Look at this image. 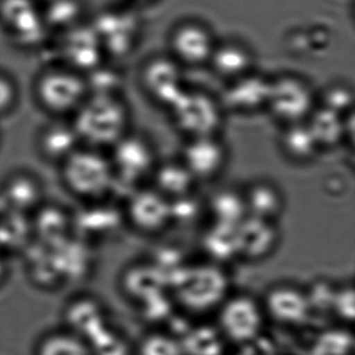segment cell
Wrapping results in <instances>:
<instances>
[{"label":"cell","mask_w":355,"mask_h":355,"mask_svg":"<svg viewBox=\"0 0 355 355\" xmlns=\"http://www.w3.org/2000/svg\"><path fill=\"white\" fill-rule=\"evenodd\" d=\"M318 105L347 117L352 114L353 94L345 85H334L318 97Z\"/></svg>","instance_id":"obj_35"},{"label":"cell","mask_w":355,"mask_h":355,"mask_svg":"<svg viewBox=\"0 0 355 355\" xmlns=\"http://www.w3.org/2000/svg\"><path fill=\"white\" fill-rule=\"evenodd\" d=\"M138 355H184L180 338L169 334H151L138 346Z\"/></svg>","instance_id":"obj_34"},{"label":"cell","mask_w":355,"mask_h":355,"mask_svg":"<svg viewBox=\"0 0 355 355\" xmlns=\"http://www.w3.org/2000/svg\"><path fill=\"white\" fill-rule=\"evenodd\" d=\"M170 275V288L180 305L192 311L219 307L227 298V275L215 265L186 266Z\"/></svg>","instance_id":"obj_4"},{"label":"cell","mask_w":355,"mask_h":355,"mask_svg":"<svg viewBox=\"0 0 355 355\" xmlns=\"http://www.w3.org/2000/svg\"><path fill=\"white\" fill-rule=\"evenodd\" d=\"M271 78L253 70L238 80L227 83L220 97L225 113L248 116L266 111Z\"/></svg>","instance_id":"obj_17"},{"label":"cell","mask_w":355,"mask_h":355,"mask_svg":"<svg viewBox=\"0 0 355 355\" xmlns=\"http://www.w3.org/2000/svg\"><path fill=\"white\" fill-rule=\"evenodd\" d=\"M115 173L117 190L128 189V193L150 180L159 162L148 139L130 130L109 151Z\"/></svg>","instance_id":"obj_7"},{"label":"cell","mask_w":355,"mask_h":355,"mask_svg":"<svg viewBox=\"0 0 355 355\" xmlns=\"http://www.w3.org/2000/svg\"><path fill=\"white\" fill-rule=\"evenodd\" d=\"M234 228L232 226L213 223L205 236V246L213 257L220 259L236 255Z\"/></svg>","instance_id":"obj_32"},{"label":"cell","mask_w":355,"mask_h":355,"mask_svg":"<svg viewBox=\"0 0 355 355\" xmlns=\"http://www.w3.org/2000/svg\"><path fill=\"white\" fill-rule=\"evenodd\" d=\"M89 20L98 36L105 61L114 63L132 55L142 30L138 14L124 5Z\"/></svg>","instance_id":"obj_8"},{"label":"cell","mask_w":355,"mask_h":355,"mask_svg":"<svg viewBox=\"0 0 355 355\" xmlns=\"http://www.w3.org/2000/svg\"><path fill=\"white\" fill-rule=\"evenodd\" d=\"M124 217L142 234H153L171 223V200L155 187L143 184L128 193L124 205Z\"/></svg>","instance_id":"obj_14"},{"label":"cell","mask_w":355,"mask_h":355,"mask_svg":"<svg viewBox=\"0 0 355 355\" xmlns=\"http://www.w3.org/2000/svg\"><path fill=\"white\" fill-rule=\"evenodd\" d=\"M207 66L227 84L255 70V55L242 41L226 39L217 41Z\"/></svg>","instance_id":"obj_21"},{"label":"cell","mask_w":355,"mask_h":355,"mask_svg":"<svg viewBox=\"0 0 355 355\" xmlns=\"http://www.w3.org/2000/svg\"><path fill=\"white\" fill-rule=\"evenodd\" d=\"M306 123L321 151L338 147L347 138V117L318 103Z\"/></svg>","instance_id":"obj_26"},{"label":"cell","mask_w":355,"mask_h":355,"mask_svg":"<svg viewBox=\"0 0 355 355\" xmlns=\"http://www.w3.org/2000/svg\"><path fill=\"white\" fill-rule=\"evenodd\" d=\"M1 145H3V132H1V128H0V148H1Z\"/></svg>","instance_id":"obj_39"},{"label":"cell","mask_w":355,"mask_h":355,"mask_svg":"<svg viewBox=\"0 0 355 355\" xmlns=\"http://www.w3.org/2000/svg\"><path fill=\"white\" fill-rule=\"evenodd\" d=\"M263 311L274 321L284 326L305 323L311 311L309 295L294 286H279L272 288L265 299Z\"/></svg>","instance_id":"obj_20"},{"label":"cell","mask_w":355,"mask_h":355,"mask_svg":"<svg viewBox=\"0 0 355 355\" xmlns=\"http://www.w3.org/2000/svg\"><path fill=\"white\" fill-rule=\"evenodd\" d=\"M21 99V89L17 78L5 68L0 67V121L17 111Z\"/></svg>","instance_id":"obj_33"},{"label":"cell","mask_w":355,"mask_h":355,"mask_svg":"<svg viewBox=\"0 0 355 355\" xmlns=\"http://www.w3.org/2000/svg\"><path fill=\"white\" fill-rule=\"evenodd\" d=\"M209 209L213 216V223L236 227L247 217L246 203L243 192L223 189L211 196Z\"/></svg>","instance_id":"obj_30"},{"label":"cell","mask_w":355,"mask_h":355,"mask_svg":"<svg viewBox=\"0 0 355 355\" xmlns=\"http://www.w3.org/2000/svg\"><path fill=\"white\" fill-rule=\"evenodd\" d=\"M89 18L125 5V0H78Z\"/></svg>","instance_id":"obj_37"},{"label":"cell","mask_w":355,"mask_h":355,"mask_svg":"<svg viewBox=\"0 0 355 355\" xmlns=\"http://www.w3.org/2000/svg\"><path fill=\"white\" fill-rule=\"evenodd\" d=\"M85 146L109 151L132 130V111L123 94L90 93L72 117Z\"/></svg>","instance_id":"obj_2"},{"label":"cell","mask_w":355,"mask_h":355,"mask_svg":"<svg viewBox=\"0 0 355 355\" xmlns=\"http://www.w3.org/2000/svg\"><path fill=\"white\" fill-rule=\"evenodd\" d=\"M236 255L259 261L272 252L278 242L274 222L247 216L234 228Z\"/></svg>","instance_id":"obj_19"},{"label":"cell","mask_w":355,"mask_h":355,"mask_svg":"<svg viewBox=\"0 0 355 355\" xmlns=\"http://www.w3.org/2000/svg\"><path fill=\"white\" fill-rule=\"evenodd\" d=\"M184 69L168 53L153 55L139 71L141 90L149 101L168 110L189 87Z\"/></svg>","instance_id":"obj_10"},{"label":"cell","mask_w":355,"mask_h":355,"mask_svg":"<svg viewBox=\"0 0 355 355\" xmlns=\"http://www.w3.org/2000/svg\"><path fill=\"white\" fill-rule=\"evenodd\" d=\"M140 1H149V0H140Z\"/></svg>","instance_id":"obj_40"},{"label":"cell","mask_w":355,"mask_h":355,"mask_svg":"<svg viewBox=\"0 0 355 355\" xmlns=\"http://www.w3.org/2000/svg\"><path fill=\"white\" fill-rule=\"evenodd\" d=\"M167 111L176 130L186 139L220 136L225 116L219 98L190 87Z\"/></svg>","instance_id":"obj_5"},{"label":"cell","mask_w":355,"mask_h":355,"mask_svg":"<svg viewBox=\"0 0 355 355\" xmlns=\"http://www.w3.org/2000/svg\"><path fill=\"white\" fill-rule=\"evenodd\" d=\"M53 37L57 55L53 61L58 63L88 74L107 62L98 36L89 19Z\"/></svg>","instance_id":"obj_12"},{"label":"cell","mask_w":355,"mask_h":355,"mask_svg":"<svg viewBox=\"0 0 355 355\" xmlns=\"http://www.w3.org/2000/svg\"><path fill=\"white\" fill-rule=\"evenodd\" d=\"M279 145L284 155L296 164L309 163L321 151L306 121L284 125Z\"/></svg>","instance_id":"obj_27"},{"label":"cell","mask_w":355,"mask_h":355,"mask_svg":"<svg viewBox=\"0 0 355 355\" xmlns=\"http://www.w3.org/2000/svg\"><path fill=\"white\" fill-rule=\"evenodd\" d=\"M55 170L62 189L82 205L110 200L117 192L107 151L80 145Z\"/></svg>","instance_id":"obj_1"},{"label":"cell","mask_w":355,"mask_h":355,"mask_svg":"<svg viewBox=\"0 0 355 355\" xmlns=\"http://www.w3.org/2000/svg\"><path fill=\"white\" fill-rule=\"evenodd\" d=\"M246 203L247 215L275 222L284 209V196L279 189L265 180L251 182L242 191Z\"/></svg>","instance_id":"obj_25"},{"label":"cell","mask_w":355,"mask_h":355,"mask_svg":"<svg viewBox=\"0 0 355 355\" xmlns=\"http://www.w3.org/2000/svg\"><path fill=\"white\" fill-rule=\"evenodd\" d=\"M350 344L346 332H326L315 345V355H346Z\"/></svg>","instance_id":"obj_36"},{"label":"cell","mask_w":355,"mask_h":355,"mask_svg":"<svg viewBox=\"0 0 355 355\" xmlns=\"http://www.w3.org/2000/svg\"><path fill=\"white\" fill-rule=\"evenodd\" d=\"M35 355H92V352L85 338L64 327L41 336Z\"/></svg>","instance_id":"obj_29"},{"label":"cell","mask_w":355,"mask_h":355,"mask_svg":"<svg viewBox=\"0 0 355 355\" xmlns=\"http://www.w3.org/2000/svg\"><path fill=\"white\" fill-rule=\"evenodd\" d=\"M45 184L37 172L15 168L0 182V198L14 213L35 211L44 199Z\"/></svg>","instance_id":"obj_18"},{"label":"cell","mask_w":355,"mask_h":355,"mask_svg":"<svg viewBox=\"0 0 355 355\" xmlns=\"http://www.w3.org/2000/svg\"><path fill=\"white\" fill-rule=\"evenodd\" d=\"M232 355H255V353L252 352V351L249 348H242L240 351H238V352L234 353V354Z\"/></svg>","instance_id":"obj_38"},{"label":"cell","mask_w":355,"mask_h":355,"mask_svg":"<svg viewBox=\"0 0 355 355\" xmlns=\"http://www.w3.org/2000/svg\"><path fill=\"white\" fill-rule=\"evenodd\" d=\"M0 28L19 49H36L51 36L36 0H0Z\"/></svg>","instance_id":"obj_9"},{"label":"cell","mask_w":355,"mask_h":355,"mask_svg":"<svg viewBox=\"0 0 355 355\" xmlns=\"http://www.w3.org/2000/svg\"><path fill=\"white\" fill-rule=\"evenodd\" d=\"M217 39L209 26L195 19L184 20L170 31L169 53L184 68L209 65Z\"/></svg>","instance_id":"obj_13"},{"label":"cell","mask_w":355,"mask_h":355,"mask_svg":"<svg viewBox=\"0 0 355 355\" xmlns=\"http://www.w3.org/2000/svg\"><path fill=\"white\" fill-rule=\"evenodd\" d=\"M184 355H223L225 338L218 327L198 325L180 338Z\"/></svg>","instance_id":"obj_31"},{"label":"cell","mask_w":355,"mask_h":355,"mask_svg":"<svg viewBox=\"0 0 355 355\" xmlns=\"http://www.w3.org/2000/svg\"><path fill=\"white\" fill-rule=\"evenodd\" d=\"M150 180L151 186L169 200L193 194L198 184L180 159L157 163Z\"/></svg>","instance_id":"obj_24"},{"label":"cell","mask_w":355,"mask_h":355,"mask_svg":"<svg viewBox=\"0 0 355 355\" xmlns=\"http://www.w3.org/2000/svg\"><path fill=\"white\" fill-rule=\"evenodd\" d=\"M65 328L89 342L107 327L105 311L101 303L93 298H80L66 309Z\"/></svg>","instance_id":"obj_23"},{"label":"cell","mask_w":355,"mask_h":355,"mask_svg":"<svg viewBox=\"0 0 355 355\" xmlns=\"http://www.w3.org/2000/svg\"><path fill=\"white\" fill-rule=\"evenodd\" d=\"M49 34L55 36L89 19L78 0H49L42 6Z\"/></svg>","instance_id":"obj_28"},{"label":"cell","mask_w":355,"mask_h":355,"mask_svg":"<svg viewBox=\"0 0 355 355\" xmlns=\"http://www.w3.org/2000/svg\"><path fill=\"white\" fill-rule=\"evenodd\" d=\"M121 286L128 298L144 304L166 294L170 288V275L157 266L140 263L124 271Z\"/></svg>","instance_id":"obj_22"},{"label":"cell","mask_w":355,"mask_h":355,"mask_svg":"<svg viewBox=\"0 0 355 355\" xmlns=\"http://www.w3.org/2000/svg\"><path fill=\"white\" fill-rule=\"evenodd\" d=\"M90 94L86 74L47 62L31 82V98L46 118L72 119Z\"/></svg>","instance_id":"obj_3"},{"label":"cell","mask_w":355,"mask_h":355,"mask_svg":"<svg viewBox=\"0 0 355 355\" xmlns=\"http://www.w3.org/2000/svg\"><path fill=\"white\" fill-rule=\"evenodd\" d=\"M263 317V307L252 297L236 295L218 307L217 327L225 340L247 346L261 334Z\"/></svg>","instance_id":"obj_11"},{"label":"cell","mask_w":355,"mask_h":355,"mask_svg":"<svg viewBox=\"0 0 355 355\" xmlns=\"http://www.w3.org/2000/svg\"><path fill=\"white\" fill-rule=\"evenodd\" d=\"M318 103L309 80L294 73L271 78L266 112L282 126L306 121Z\"/></svg>","instance_id":"obj_6"},{"label":"cell","mask_w":355,"mask_h":355,"mask_svg":"<svg viewBox=\"0 0 355 355\" xmlns=\"http://www.w3.org/2000/svg\"><path fill=\"white\" fill-rule=\"evenodd\" d=\"M82 145L71 119L46 118L37 128L34 148L37 157L57 169Z\"/></svg>","instance_id":"obj_15"},{"label":"cell","mask_w":355,"mask_h":355,"mask_svg":"<svg viewBox=\"0 0 355 355\" xmlns=\"http://www.w3.org/2000/svg\"><path fill=\"white\" fill-rule=\"evenodd\" d=\"M180 161L197 182L219 178L228 162V150L220 136L187 139Z\"/></svg>","instance_id":"obj_16"}]
</instances>
